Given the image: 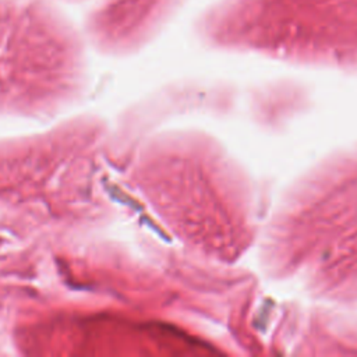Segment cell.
<instances>
[{
	"mask_svg": "<svg viewBox=\"0 0 357 357\" xmlns=\"http://www.w3.org/2000/svg\"><path fill=\"white\" fill-rule=\"evenodd\" d=\"M184 0H95L82 32L88 46L106 56H126L146 46Z\"/></svg>",
	"mask_w": 357,
	"mask_h": 357,
	"instance_id": "cell-3",
	"label": "cell"
},
{
	"mask_svg": "<svg viewBox=\"0 0 357 357\" xmlns=\"http://www.w3.org/2000/svg\"><path fill=\"white\" fill-rule=\"evenodd\" d=\"M53 1H56V3H73V4H77V3H84V1H89V0H53Z\"/></svg>",
	"mask_w": 357,
	"mask_h": 357,
	"instance_id": "cell-4",
	"label": "cell"
},
{
	"mask_svg": "<svg viewBox=\"0 0 357 357\" xmlns=\"http://www.w3.org/2000/svg\"><path fill=\"white\" fill-rule=\"evenodd\" d=\"M107 124L70 116L46 130L0 139V211L20 215L59 236H79L116 211L106 190Z\"/></svg>",
	"mask_w": 357,
	"mask_h": 357,
	"instance_id": "cell-1",
	"label": "cell"
},
{
	"mask_svg": "<svg viewBox=\"0 0 357 357\" xmlns=\"http://www.w3.org/2000/svg\"><path fill=\"white\" fill-rule=\"evenodd\" d=\"M220 156L198 132H155L131 149L119 188L132 201V211L145 212L177 247L220 259L227 250V208L219 204Z\"/></svg>",
	"mask_w": 357,
	"mask_h": 357,
	"instance_id": "cell-2",
	"label": "cell"
}]
</instances>
